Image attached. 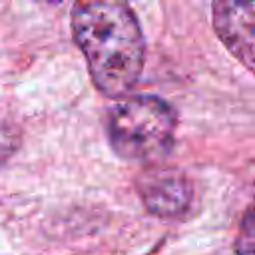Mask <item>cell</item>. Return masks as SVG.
Returning a JSON list of instances; mask_svg holds the SVG:
<instances>
[{
	"label": "cell",
	"instance_id": "1",
	"mask_svg": "<svg viewBox=\"0 0 255 255\" xmlns=\"http://www.w3.org/2000/svg\"><path fill=\"white\" fill-rule=\"evenodd\" d=\"M72 34L94 86L108 98L126 96L145 64V42L128 0H76Z\"/></svg>",
	"mask_w": 255,
	"mask_h": 255
},
{
	"label": "cell",
	"instance_id": "2",
	"mask_svg": "<svg viewBox=\"0 0 255 255\" xmlns=\"http://www.w3.org/2000/svg\"><path fill=\"white\" fill-rule=\"evenodd\" d=\"M177 112L157 96H129L106 116V133L114 153L129 161L165 157L175 139Z\"/></svg>",
	"mask_w": 255,
	"mask_h": 255
},
{
	"label": "cell",
	"instance_id": "3",
	"mask_svg": "<svg viewBox=\"0 0 255 255\" xmlns=\"http://www.w3.org/2000/svg\"><path fill=\"white\" fill-rule=\"evenodd\" d=\"M135 187L145 209L163 219L185 215L193 201L191 181L175 167H147L139 173Z\"/></svg>",
	"mask_w": 255,
	"mask_h": 255
},
{
	"label": "cell",
	"instance_id": "4",
	"mask_svg": "<svg viewBox=\"0 0 255 255\" xmlns=\"http://www.w3.org/2000/svg\"><path fill=\"white\" fill-rule=\"evenodd\" d=\"M211 22L221 44L249 70H255V6L253 0H213Z\"/></svg>",
	"mask_w": 255,
	"mask_h": 255
},
{
	"label": "cell",
	"instance_id": "5",
	"mask_svg": "<svg viewBox=\"0 0 255 255\" xmlns=\"http://www.w3.org/2000/svg\"><path fill=\"white\" fill-rule=\"evenodd\" d=\"M255 223L251 205L243 213V221L239 225V233L235 239V255H253V239H255Z\"/></svg>",
	"mask_w": 255,
	"mask_h": 255
},
{
	"label": "cell",
	"instance_id": "6",
	"mask_svg": "<svg viewBox=\"0 0 255 255\" xmlns=\"http://www.w3.org/2000/svg\"><path fill=\"white\" fill-rule=\"evenodd\" d=\"M18 147V135L10 126L0 124V167L2 163L12 155V151Z\"/></svg>",
	"mask_w": 255,
	"mask_h": 255
},
{
	"label": "cell",
	"instance_id": "7",
	"mask_svg": "<svg viewBox=\"0 0 255 255\" xmlns=\"http://www.w3.org/2000/svg\"><path fill=\"white\" fill-rule=\"evenodd\" d=\"M44 2H48V4H60L62 0H44Z\"/></svg>",
	"mask_w": 255,
	"mask_h": 255
}]
</instances>
